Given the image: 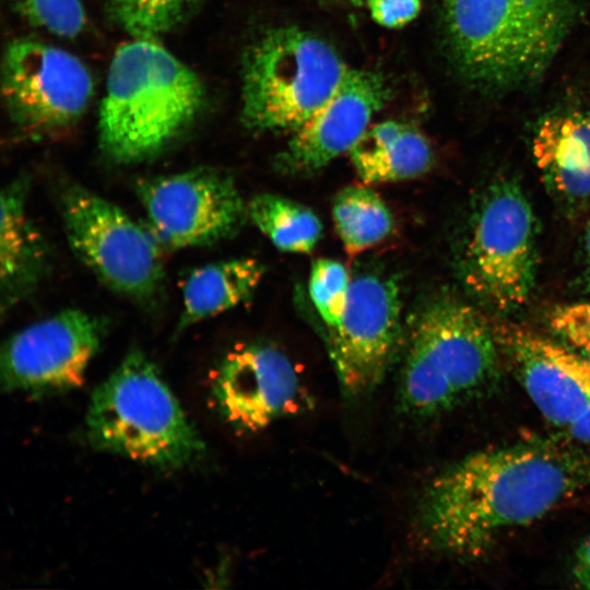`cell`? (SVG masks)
<instances>
[{
	"label": "cell",
	"mask_w": 590,
	"mask_h": 590,
	"mask_svg": "<svg viewBox=\"0 0 590 590\" xmlns=\"http://www.w3.org/2000/svg\"><path fill=\"white\" fill-rule=\"evenodd\" d=\"M590 486V457L546 439L476 451L424 487L412 516L421 550L481 557L506 532L534 522Z\"/></svg>",
	"instance_id": "6da1fadb"
},
{
	"label": "cell",
	"mask_w": 590,
	"mask_h": 590,
	"mask_svg": "<svg viewBox=\"0 0 590 590\" xmlns=\"http://www.w3.org/2000/svg\"><path fill=\"white\" fill-rule=\"evenodd\" d=\"M205 104L200 78L155 38L115 51L98 114V140L111 161L157 156L197 120Z\"/></svg>",
	"instance_id": "7a4b0ae2"
},
{
	"label": "cell",
	"mask_w": 590,
	"mask_h": 590,
	"mask_svg": "<svg viewBox=\"0 0 590 590\" xmlns=\"http://www.w3.org/2000/svg\"><path fill=\"white\" fill-rule=\"evenodd\" d=\"M578 16L570 0H445L450 54L472 85L502 92L533 83Z\"/></svg>",
	"instance_id": "3957f363"
},
{
	"label": "cell",
	"mask_w": 590,
	"mask_h": 590,
	"mask_svg": "<svg viewBox=\"0 0 590 590\" xmlns=\"http://www.w3.org/2000/svg\"><path fill=\"white\" fill-rule=\"evenodd\" d=\"M405 345L398 406L412 418L453 409L483 389L497 369L494 330L475 308L455 298L426 304Z\"/></svg>",
	"instance_id": "277c9868"
},
{
	"label": "cell",
	"mask_w": 590,
	"mask_h": 590,
	"mask_svg": "<svg viewBox=\"0 0 590 590\" xmlns=\"http://www.w3.org/2000/svg\"><path fill=\"white\" fill-rule=\"evenodd\" d=\"M85 426L95 449L161 470L181 469L204 451L178 400L139 350L94 389Z\"/></svg>",
	"instance_id": "5b68a950"
},
{
	"label": "cell",
	"mask_w": 590,
	"mask_h": 590,
	"mask_svg": "<svg viewBox=\"0 0 590 590\" xmlns=\"http://www.w3.org/2000/svg\"><path fill=\"white\" fill-rule=\"evenodd\" d=\"M349 69L339 52L312 33L296 26L269 30L244 57V125L259 132H293L330 98Z\"/></svg>",
	"instance_id": "8992f818"
},
{
	"label": "cell",
	"mask_w": 590,
	"mask_h": 590,
	"mask_svg": "<svg viewBox=\"0 0 590 590\" xmlns=\"http://www.w3.org/2000/svg\"><path fill=\"white\" fill-rule=\"evenodd\" d=\"M60 205L71 249L106 286L135 302L156 297L163 248L149 226L78 184L62 189Z\"/></svg>",
	"instance_id": "52a82bcc"
},
{
	"label": "cell",
	"mask_w": 590,
	"mask_h": 590,
	"mask_svg": "<svg viewBox=\"0 0 590 590\" xmlns=\"http://www.w3.org/2000/svg\"><path fill=\"white\" fill-rule=\"evenodd\" d=\"M534 224L531 205L515 180L498 179L485 191L468 239L464 280L495 309H515L532 292Z\"/></svg>",
	"instance_id": "ba28073f"
},
{
	"label": "cell",
	"mask_w": 590,
	"mask_h": 590,
	"mask_svg": "<svg viewBox=\"0 0 590 590\" xmlns=\"http://www.w3.org/2000/svg\"><path fill=\"white\" fill-rule=\"evenodd\" d=\"M1 91L12 123L27 135L42 137L79 120L92 98L93 80L74 55L19 38L4 50Z\"/></svg>",
	"instance_id": "9c48e42d"
},
{
	"label": "cell",
	"mask_w": 590,
	"mask_h": 590,
	"mask_svg": "<svg viewBox=\"0 0 590 590\" xmlns=\"http://www.w3.org/2000/svg\"><path fill=\"white\" fill-rule=\"evenodd\" d=\"M135 192L166 249L213 245L235 235L248 217L234 179L210 167L141 179Z\"/></svg>",
	"instance_id": "30bf717a"
},
{
	"label": "cell",
	"mask_w": 590,
	"mask_h": 590,
	"mask_svg": "<svg viewBox=\"0 0 590 590\" xmlns=\"http://www.w3.org/2000/svg\"><path fill=\"white\" fill-rule=\"evenodd\" d=\"M400 292L396 282L373 272L352 278L340 323L327 344L342 394L359 400L385 380L402 345Z\"/></svg>",
	"instance_id": "8fae6325"
},
{
	"label": "cell",
	"mask_w": 590,
	"mask_h": 590,
	"mask_svg": "<svg viewBox=\"0 0 590 590\" xmlns=\"http://www.w3.org/2000/svg\"><path fill=\"white\" fill-rule=\"evenodd\" d=\"M105 321L67 309L15 332L1 351V387L39 398L75 389L105 337Z\"/></svg>",
	"instance_id": "7c38bea8"
},
{
	"label": "cell",
	"mask_w": 590,
	"mask_h": 590,
	"mask_svg": "<svg viewBox=\"0 0 590 590\" xmlns=\"http://www.w3.org/2000/svg\"><path fill=\"white\" fill-rule=\"evenodd\" d=\"M211 397L224 422L241 433L262 430L298 413L309 400L292 361L262 342L226 353L213 371Z\"/></svg>",
	"instance_id": "4fadbf2b"
},
{
	"label": "cell",
	"mask_w": 590,
	"mask_h": 590,
	"mask_svg": "<svg viewBox=\"0 0 590 590\" xmlns=\"http://www.w3.org/2000/svg\"><path fill=\"white\" fill-rule=\"evenodd\" d=\"M494 333L541 415L565 432L590 404V358L526 327L503 324Z\"/></svg>",
	"instance_id": "5bb4252c"
},
{
	"label": "cell",
	"mask_w": 590,
	"mask_h": 590,
	"mask_svg": "<svg viewBox=\"0 0 590 590\" xmlns=\"http://www.w3.org/2000/svg\"><path fill=\"white\" fill-rule=\"evenodd\" d=\"M389 96L382 75L350 68L330 98L292 132L278 155V168L294 175L311 174L349 152Z\"/></svg>",
	"instance_id": "9a60e30c"
},
{
	"label": "cell",
	"mask_w": 590,
	"mask_h": 590,
	"mask_svg": "<svg viewBox=\"0 0 590 590\" xmlns=\"http://www.w3.org/2000/svg\"><path fill=\"white\" fill-rule=\"evenodd\" d=\"M28 179L17 178L1 192L0 295L2 312L34 292L47 268L46 243L27 213Z\"/></svg>",
	"instance_id": "2e32d148"
},
{
	"label": "cell",
	"mask_w": 590,
	"mask_h": 590,
	"mask_svg": "<svg viewBox=\"0 0 590 590\" xmlns=\"http://www.w3.org/2000/svg\"><path fill=\"white\" fill-rule=\"evenodd\" d=\"M349 154L356 174L366 185L418 177L434 161L426 137L416 128L394 120L368 127Z\"/></svg>",
	"instance_id": "e0dca14e"
},
{
	"label": "cell",
	"mask_w": 590,
	"mask_h": 590,
	"mask_svg": "<svg viewBox=\"0 0 590 590\" xmlns=\"http://www.w3.org/2000/svg\"><path fill=\"white\" fill-rule=\"evenodd\" d=\"M533 156L552 188L569 198L590 194V119L579 111L545 118L533 138Z\"/></svg>",
	"instance_id": "ac0fdd59"
},
{
	"label": "cell",
	"mask_w": 590,
	"mask_h": 590,
	"mask_svg": "<svg viewBox=\"0 0 590 590\" xmlns=\"http://www.w3.org/2000/svg\"><path fill=\"white\" fill-rule=\"evenodd\" d=\"M264 275L253 258H235L193 269L182 285V309L177 330L229 310L248 299Z\"/></svg>",
	"instance_id": "d6986e66"
},
{
	"label": "cell",
	"mask_w": 590,
	"mask_h": 590,
	"mask_svg": "<svg viewBox=\"0 0 590 590\" xmlns=\"http://www.w3.org/2000/svg\"><path fill=\"white\" fill-rule=\"evenodd\" d=\"M332 219L345 250L352 256L384 241L394 226L388 205L366 184L345 187L335 194Z\"/></svg>",
	"instance_id": "ffe728a7"
},
{
	"label": "cell",
	"mask_w": 590,
	"mask_h": 590,
	"mask_svg": "<svg viewBox=\"0 0 590 590\" xmlns=\"http://www.w3.org/2000/svg\"><path fill=\"white\" fill-rule=\"evenodd\" d=\"M248 219L281 251L309 253L322 236L318 215L304 204L273 193L247 203Z\"/></svg>",
	"instance_id": "44dd1931"
},
{
	"label": "cell",
	"mask_w": 590,
	"mask_h": 590,
	"mask_svg": "<svg viewBox=\"0 0 590 590\" xmlns=\"http://www.w3.org/2000/svg\"><path fill=\"white\" fill-rule=\"evenodd\" d=\"M108 15L133 38H156L181 21L196 0H102Z\"/></svg>",
	"instance_id": "7402d4cb"
},
{
	"label": "cell",
	"mask_w": 590,
	"mask_h": 590,
	"mask_svg": "<svg viewBox=\"0 0 590 590\" xmlns=\"http://www.w3.org/2000/svg\"><path fill=\"white\" fill-rule=\"evenodd\" d=\"M352 276L340 261L321 258L312 263L309 296L328 330L335 328L347 306Z\"/></svg>",
	"instance_id": "603a6c76"
},
{
	"label": "cell",
	"mask_w": 590,
	"mask_h": 590,
	"mask_svg": "<svg viewBox=\"0 0 590 590\" xmlns=\"http://www.w3.org/2000/svg\"><path fill=\"white\" fill-rule=\"evenodd\" d=\"M28 23L60 37H75L86 19L80 0H9Z\"/></svg>",
	"instance_id": "cb8c5ba5"
},
{
	"label": "cell",
	"mask_w": 590,
	"mask_h": 590,
	"mask_svg": "<svg viewBox=\"0 0 590 590\" xmlns=\"http://www.w3.org/2000/svg\"><path fill=\"white\" fill-rule=\"evenodd\" d=\"M550 326L571 349L590 358V302L555 307Z\"/></svg>",
	"instance_id": "d4e9b609"
},
{
	"label": "cell",
	"mask_w": 590,
	"mask_h": 590,
	"mask_svg": "<svg viewBox=\"0 0 590 590\" xmlns=\"http://www.w3.org/2000/svg\"><path fill=\"white\" fill-rule=\"evenodd\" d=\"M371 17L388 28H399L413 21L421 11V0H367Z\"/></svg>",
	"instance_id": "484cf974"
},
{
	"label": "cell",
	"mask_w": 590,
	"mask_h": 590,
	"mask_svg": "<svg viewBox=\"0 0 590 590\" xmlns=\"http://www.w3.org/2000/svg\"><path fill=\"white\" fill-rule=\"evenodd\" d=\"M573 575L580 587L590 589V535L576 553Z\"/></svg>",
	"instance_id": "4316f807"
},
{
	"label": "cell",
	"mask_w": 590,
	"mask_h": 590,
	"mask_svg": "<svg viewBox=\"0 0 590 590\" xmlns=\"http://www.w3.org/2000/svg\"><path fill=\"white\" fill-rule=\"evenodd\" d=\"M565 432L570 439L590 445V404Z\"/></svg>",
	"instance_id": "83f0119b"
},
{
	"label": "cell",
	"mask_w": 590,
	"mask_h": 590,
	"mask_svg": "<svg viewBox=\"0 0 590 590\" xmlns=\"http://www.w3.org/2000/svg\"><path fill=\"white\" fill-rule=\"evenodd\" d=\"M585 249H586L587 264L589 267V272H590V221L586 231Z\"/></svg>",
	"instance_id": "f1b7e54d"
},
{
	"label": "cell",
	"mask_w": 590,
	"mask_h": 590,
	"mask_svg": "<svg viewBox=\"0 0 590 590\" xmlns=\"http://www.w3.org/2000/svg\"><path fill=\"white\" fill-rule=\"evenodd\" d=\"M589 119H590V111H589V115H588Z\"/></svg>",
	"instance_id": "f546056e"
}]
</instances>
